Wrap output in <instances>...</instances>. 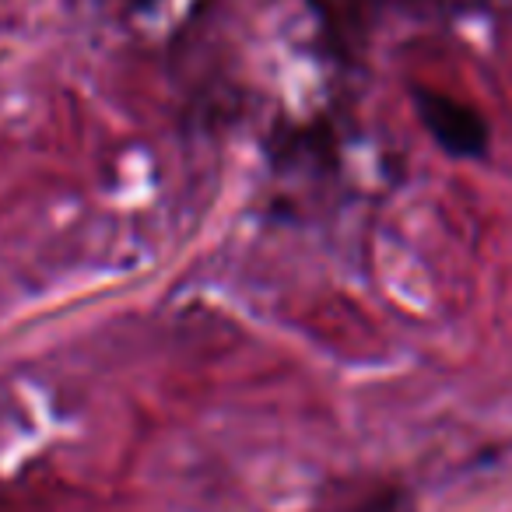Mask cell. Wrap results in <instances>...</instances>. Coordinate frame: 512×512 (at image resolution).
<instances>
[{
  "label": "cell",
  "mask_w": 512,
  "mask_h": 512,
  "mask_svg": "<svg viewBox=\"0 0 512 512\" xmlns=\"http://www.w3.org/2000/svg\"><path fill=\"white\" fill-rule=\"evenodd\" d=\"M376 4H400V8H404V4H411V0H376ZM414 4H418V0H414ZM425 4H428V0H425ZM432 4H435V0H432Z\"/></svg>",
  "instance_id": "1"
}]
</instances>
